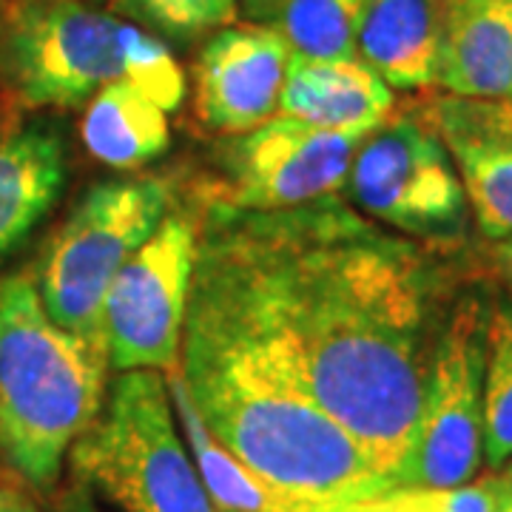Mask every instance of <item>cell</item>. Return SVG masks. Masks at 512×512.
<instances>
[{"mask_svg":"<svg viewBox=\"0 0 512 512\" xmlns=\"http://www.w3.org/2000/svg\"><path fill=\"white\" fill-rule=\"evenodd\" d=\"M200 222L237 256L313 402L396 487L441 328L433 259L339 194L288 211L208 205Z\"/></svg>","mask_w":512,"mask_h":512,"instance_id":"cell-1","label":"cell"},{"mask_svg":"<svg viewBox=\"0 0 512 512\" xmlns=\"http://www.w3.org/2000/svg\"><path fill=\"white\" fill-rule=\"evenodd\" d=\"M512 458V296L490 305L484 362V461L501 470Z\"/></svg>","mask_w":512,"mask_h":512,"instance_id":"cell-19","label":"cell"},{"mask_svg":"<svg viewBox=\"0 0 512 512\" xmlns=\"http://www.w3.org/2000/svg\"><path fill=\"white\" fill-rule=\"evenodd\" d=\"M106 373V345L52 322L32 271L0 279V450L35 490L103 410Z\"/></svg>","mask_w":512,"mask_h":512,"instance_id":"cell-3","label":"cell"},{"mask_svg":"<svg viewBox=\"0 0 512 512\" xmlns=\"http://www.w3.org/2000/svg\"><path fill=\"white\" fill-rule=\"evenodd\" d=\"M433 103L461 123L512 143V100H467V97L444 94V97H433Z\"/></svg>","mask_w":512,"mask_h":512,"instance_id":"cell-22","label":"cell"},{"mask_svg":"<svg viewBox=\"0 0 512 512\" xmlns=\"http://www.w3.org/2000/svg\"><path fill=\"white\" fill-rule=\"evenodd\" d=\"M393 109V89L359 57H293L276 114L330 131L367 134Z\"/></svg>","mask_w":512,"mask_h":512,"instance_id":"cell-13","label":"cell"},{"mask_svg":"<svg viewBox=\"0 0 512 512\" xmlns=\"http://www.w3.org/2000/svg\"><path fill=\"white\" fill-rule=\"evenodd\" d=\"M421 111L456 163L478 231L493 242L512 237V143L444 114L433 100Z\"/></svg>","mask_w":512,"mask_h":512,"instance_id":"cell-17","label":"cell"},{"mask_svg":"<svg viewBox=\"0 0 512 512\" xmlns=\"http://www.w3.org/2000/svg\"><path fill=\"white\" fill-rule=\"evenodd\" d=\"M501 478H504V484H507V490H510V493H512V458H510V461H507V470L501 473Z\"/></svg>","mask_w":512,"mask_h":512,"instance_id":"cell-27","label":"cell"},{"mask_svg":"<svg viewBox=\"0 0 512 512\" xmlns=\"http://www.w3.org/2000/svg\"><path fill=\"white\" fill-rule=\"evenodd\" d=\"M362 131H330L274 114L251 131L222 137L208 205L234 211H288L345 188Z\"/></svg>","mask_w":512,"mask_h":512,"instance_id":"cell-10","label":"cell"},{"mask_svg":"<svg viewBox=\"0 0 512 512\" xmlns=\"http://www.w3.org/2000/svg\"><path fill=\"white\" fill-rule=\"evenodd\" d=\"M55 512H97L94 507V498L89 493V487L83 481L74 478L72 484L60 493L57 498V510Z\"/></svg>","mask_w":512,"mask_h":512,"instance_id":"cell-23","label":"cell"},{"mask_svg":"<svg viewBox=\"0 0 512 512\" xmlns=\"http://www.w3.org/2000/svg\"><path fill=\"white\" fill-rule=\"evenodd\" d=\"M80 137L94 160L134 171L163 157L171 146L168 111L134 83L117 80L89 100Z\"/></svg>","mask_w":512,"mask_h":512,"instance_id":"cell-16","label":"cell"},{"mask_svg":"<svg viewBox=\"0 0 512 512\" xmlns=\"http://www.w3.org/2000/svg\"><path fill=\"white\" fill-rule=\"evenodd\" d=\"M66 185V143L57 128L37 123L0 140V259L43 220Z\"/></svg>","mask_w":512,"mask_h":512,"instance_id":"cell-15","label":"cell"},{"mask_svg":"<svg viewBox=\"0 0 512 512\" xmlns=\"http://www.w3.org/2000/svg\"><path fill=\"white\" fill-rule=\"evenodd\" d=\"M367 0H245L251 23L271 26L293 57H356Z\"/></svg>","mask_w":512,"mask_h":512,"instance_id":"cell-18","label":"cell"},{"mask_svg":"<svg viewBox=\"0 0 512 512\" xmlns=\"http://www.w3.org/2000/svg\"><path fill=\"white\" fill-rule=\"evenodd\" d=\"M447 0H367L356 57L390 89H427L436 83Z\"/></svg>","mask_w":512,"mask_h":512,"instance_id":"cell-14","label":"cell"},{"mask_svg":"<svg viewBox=\"0 0 512 512\" xmlns=\"http://www.w3.org/2000/svg\"><path fill=\"white\" fill-rule=\"evenodd\" d=\"M0 72L26 109H74L117 80L168 114L185 100V74L165 43L83 0H15L0 12Z\"/></svg>","mask_w":512,"mask_h":512,"instance_id":"cell-4","label":"cell"},{"mask_svg":"<svg viewBox=\"0 0 512 512\" xmlns=\"http://www.w3.org/2000/svg\"><path fill=\"white\" fill-rule=\"evenodd\" d=\"M168 205L171 183L163 177H120L83 191L32 271L52 322L103 342V299L111 282L163 222Z\"/></svg>","mask_w":512,"mask_h":512,"instance_id":"cell-6","label":"cell"},{"mask_svg":"<svg viewBox=\"0 0 512 512\" xmlns=\"http://www.w3.org/2000/svg\"><path fill=\"white\" fill-rule=\"evenodd\" d=\"M120 12L168 37H194L237 20V0H114Z\"/></svg>","mask_w":512,"mask_h":512,"instance_id":"cell-21","label":"cell"},{"mask_svg":"<svg viewBox=\"0 0 512 512\" xmlns=\"http://www.w3.org/2000/svg\"><path fill=\"white\" fill-rule=\"evenodd\" d=\"M504 493L507 484L501 473H490L450 490L390 487L384 493L367 495L348 504H322L313 512H495Z\"/></svg>","mask_w":512,"mask_h":512,"instance_id":"cell-20","label":"cell"},{"mask_svg":"<svg viewBox=\"0 0 512 512\" xmlns=\"http://www.w3.org/2000/svg\"><path fill=\"white\" fill-rule=\"evenodd\" d=\"M495 512H512V493H510V490L504 493V498H501V504H498V510H495Z\"/></svg>","mask_w":512,"mask_h":512,"instance_id":"cell-26","label":"cell"},{"mask_svg":"<svg viewBox=\"0 0 512 512\" xmlns=\"http://www.w3.org/2000/svg\"><path fill=\"white\" fill-rule=\"evenodd\" d=\"M180 373L211 436L276 490L348 504L393 487L313 402L288 339L234 254L202 222Z\"/></svg>","mask_w":512,"mask_h":512,"instance_id":"cell-2","label":"cell"},{"mask_svg":"<svg viewBox=\"0 0 512 512\" xmlns=\"http://www.w3.org/2000/svg\"><path fill=\"white\" fill-rule=\"evenodd\" d=\"M72 470L126 512H217L180 436L160 370H126L92 427L74 441Z\"/></svg>","mask_w":512,"mask_h":512,"instance_id":"cell-5","label":"cell"},{"mask_svg":"<svg viewBox=\"0 0 512 512\" xmlns=\"http://www.w3.org/2000/svg\"><path fill=\"white\" fill-rule=\"evenodd\" d=\"M436 83L453 97L512 100V0H447Z\"/></svg>","mask_w":512,"mask_h":512,"instance_id":"cell-12","label":"cell"},{"mask_svg":"<svg viewBox=\"0 0 512 512\" xmlns=\"http://www.w3.org/2000/svg\"><path fill=\"white\" fill-rule=\"evenodd\" d=\"M291 46L262 23L222 26L194 63V114L222 137L251 131L279 111Z\"/></svg>","mask_w":512,"mask_h":512,"instance_id":"cell-11","label":"cell"},{"mask_svg":"<svg viewBox=\"0 0 512 512\" xmlns=\"http://www.w3.org/2000/svg\"><path fill=\"white\" fill-rule=\"evenodd\" d=\"M345 191L370 220L427 245H456L467 234L470 205L456 163L421 109L367 131Z\"/></svg>","mask_w":512,"mask_h":512,"instance_id":"cell-7","label":"cell"},{"mask_svg":"<svg viewBox=\"0 0 512 512\" xmlns=\"http://www.w3.org/2000/svg\"><path fill=\"white\" fill-rule=\"evenodd\" d=\"M487 316L481 296H461L433 342L419 421L396 487L450 490L484 464V362Z\"/></svg>","mask_w":512,"mask_h":512,"instance_id":"cell-8","label":"cell"},{"mask_svg":"<svg viewBox=\"0 0 512 512\" xmlns=\"http://www.w3.org/2000/svg\"><path fill=\"white\" fill-rule=\"evenodd\" d=\"M200 248V220L174 211L134 251L103 299V342L109 367H180V342Z\"/></svg>","mask_w":512,"mask_h":512,"instance_id":"cell-9","label":"cell"},{"mask_svg":"<svg viewBox=\"0 0 512 512\" xmlns=\"http://www.w3.org/2000/svg\"><path fill=\"white\" fill-rule=\"evenodd\" d=\"M0 512H37V504L23 487L0 481Z\"/></svg>","mask_w":512,"mask_h":512,"instance_id":"cell-24","label":"cell"},{"mask_svg":"<svg viewBox=\"0 0 512 512\" xmlns=\"http://www.w3.org/2000/svg\"><path fill=\"white\" fill-rule=\"evenodd\" d=\"M493 265L498 268V274L504 276L512 285V237L498 239V242H495Z\"/></svg>","mask_w":512,"mask_h":512,"instance_id":"cell-25","label":"cell"}]
</instances>
